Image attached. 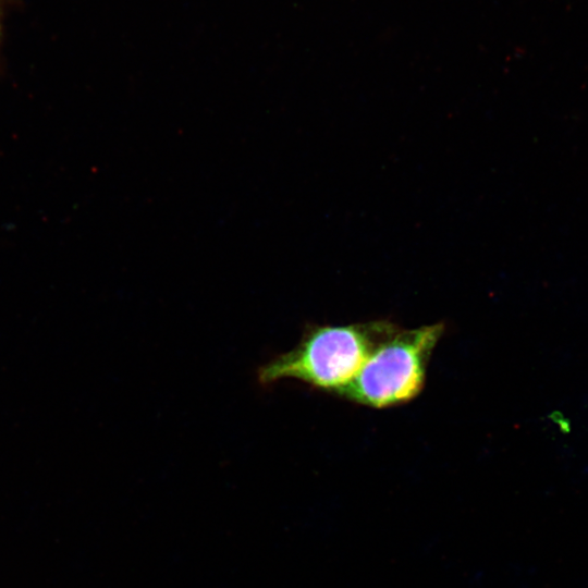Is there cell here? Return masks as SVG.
<instances>
[{
  "instance_id": "cell-1",
  "label": "cell",
  "mask_w": 588,
  "mask_h": 588,
  "mask_svg": "<svg viewBox=\"0 0 588 588\" xmlns=\"http://www.w3.org/2000/svg\"><path fill=\"white\" fill-rule=\"evenodd\" d=\"M396 327L384 320L308 327L293 350L257 369V382L269 387L293 379L339 395L356 377L373 347Z\"/></svg>"
},
{
  "instance_id": "cell-3",
  "label": "cell",
  "mask_w": 588,
  "mask_h": 588,
  "mask_svg": "<svg viewBox=\"0 0 588 588\" xmlns=\"http://www.w3.org/2000/svg\"><path fill=\"white\" fill-rule=\"evenodd\" d=\"M0 8H1V5H0ZM0 15H1V10H0Z\"/></svg>"
},
{
  "instance_id": "cell-2",
  "label": "cell",
  "mask_w": 588,
  "mask_h": 588,
  "mask_svg": "<svg viewBox=\"0 0 588 588\" xmlns=\"http://www.w3.org/2000/svg\"><path fill=\"white\" fill-rule=\"evenodd\" d=\"M443 323L396 327L371 351L352 382L338 395L375 408L407 403L421 391Z\"/></svg>"
}]
</instances>
